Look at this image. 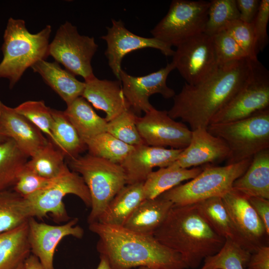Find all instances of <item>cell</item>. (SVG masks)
Wrapping results in <instances>:
<instances>
[{"mask_svg": "<svg viewBox=\"0 0 269 269\" xmlns=\"http://www.w3.org/2000/svg\"><path fill=\"white\" fill-rule=\"evenodd\" d=\"M176 47L172 62L188 84L207 79L219 68L212 38L204 33L185 40Z\"/></svg>", "mask_w": 269, "mask_h": 269, "instance_id": "7c38bea8", "label": "cell"}, {"mask_svg": "<svg viewBox=\"0 0 269 269\" xmlns=\"http://www.w3.org/2000/svg\"><path fill=\"white\" fill-rule=\"evenodd\" d=\"M0 127L20 150L31 157L48 141L29 120L0 101Z\"/></svg>", "mask_w": 269, "mask_h": 269, "instance_id": "d6986e66", "label": "cell"}, {"mask_svg": "<svg viewBox=\"0 0 269 269\" xmlns=\"http://www.w3.org/2000/svg\"><path fill=\"white\" fill-rule=\"evenodd\" d=\"M173 205L172 202L160 196L153 199H145L123 227L136 233L153 236Z\"/></svg>", "mask_w": 269, "mask_h": 269, "instance_id": "cb8c5ba5", "label": "cell"}, {"mask_svg": "<svg viewBox=\"0 0 269 269\" xmlns=\"http://www.w3.org/2000/svg\"><path fill=\"white\" fill-rule=\"evenodd\" d=\"M240 19L236 0L210 1L204 33L212 36L225 30L230 22Z\"/></svg>", "mask_w": 269, "mask_h": 269, "instance_id": "d590c367", "label": "cell"}, {"mask_svg": "<svg viewBox=\"0 0 269 269\" xmlns=\"http://www.w3.org/2000/svg\"><path fill=\"white\" fill-rule=\"evenodd\" d=\"M224 30L235 40L249 58L253 60L258 59L252 23L236 20L229 23Z\"/></svg>", "mask_w": 269, "mask_h": 269, "instance_id": "ab89813d", "label": "cell"}, {"mask_svg": "<svg viewBox=\"0 0 269 269\" xmlns=\"http://www.w3.org/2000/svg\"><path fill=\"white\" fill-rule=\"evenodd\" d=\"M172 62L157 71L143 76H133L123 69L120 72L122 91L130 108L139 117L142 112L145 113L153 107L149 103L150 96L159 94L165 99L173 98V89L168 87L166 80L169 73L175 69Z\"/></svg>", "mask_w": 269, "mask_h": 269, "instance_id": "5bb4252c", "label": "cell"}, {"mask_svg": "<svg viewBox=\"0 0 269 269\" xmlns=\"http://www.w3.org/2000/svg\"><path fill=\"white\" fill-rule=\"evenodd\" d=\"M28 157L11 138L0 144V191L13 187Z\"/></svg>", "mask_w": 269, "mask_h": 269, "instance_id": "1f68e13d", "label": "cell"}, {"mask_svg": "<svg viewBox=\"0 0 269 269\" xmlns=\"http://www.w3.org/2000/svg\"><path fill=\"white\" fill-rule=\"evenodd\" d=\"M63 112L84 143L96 135L107 132L106 119L99 116L82 97L77 98L67 105Z\"/></svg>", "mask_w": 269, "mask_h": 269, "instance_id": "4316f807", "label": "cell"}, {"mask_svg": "<svg viewBox=\"0 0 269 269\" xmlns=\"http://www.w3.org/2000/svg\"><path fill=\"white\" fill-rule=\"evenodd\" d=\"M260 0H236L237 6L240 13V20L252 23L259 8Z\"/></svg>", "mask_w": 269, "mask_h": 269, "instance_id": "7bdbcfd3", "label": "cell"}, {"mask_svg": "<svg viewBox=\"0 0 269 269\" xmlns=\"http://www.w3.org/2000/svg\"><path fill=\"white\" fill-rule=\"evenodd\" d=\"M268 109L269 73L257 59L254 61L253 72L249 80L233 98L212 118L210 124L239 121Z\"/></svg>", "mask_w": 269, "mask_h": 269, "instance_id": "8fae6325", "label": "cell"}, {"mask_svg": "<svg viewBox=\"0 0 269 269\" xmlns=\"http://www.w3.org/2000/svg\"><path fill=\"white\" fill-rule=\"evenodd\" d=\"M98 47L94 37L80 35L77 27L66 21L57 29L48 51L56 62L85 81L95 77L91 60Z\"/></svg>", "mask_w": 269, "mask_h": 269, "instance_id": "30bf717a", "label": "cell"}, {"mask_svg": "<svg viewBox=\"0 0 269 269\" xmlns=\"http://www.w3.org/2000/svg\"><path fill=\"white\" fill-rule=\"evenodd\" d=\"M8 138L0 127V144L5 141Z\"/></svg>", "mask_w": 269, "mask_h": 269, "instance_id": "c3c4849f", "label": "cell"}, {"mask_svg": "<svg viewBox=\"0 0 269 269\" xmlns=\"http://www.w3.org/2000/svg\"><path fill=\"white\" fill-rule=\"evenodd\" d=\"M210 1L173 0L163 18L150 30L153 37L170 46L204 33Z\"/></svg>", "mask_w": 269, "mask_h": 269, "instance_id": "ba28073f", "label": "cell"}, {"mask_svg": "<svg viewBox=\"0 0 269 269\" xmlns=\"http://www.w3.org/2000/svg\"><path fill=\"white\" fill-rule=\"evenodd\" d=\"M143 183L126 185L108 204L97 221L123 226L133 212L145 199Z\"/></svg>", "mask_w": 269, "mask_h": 269, "instance_id": "484cf974", "label": "cell"}, {"mask_svg": "<svg viewBox=\"0 0 269 269\" xmlns=\"http://www.w3.org/2000/svg\"><path fill=\"white\" fill-rule=\"evenodd\" d=\"M225 207L237 229L257 250L268 236L265 227L248 198L232 189L222 197Z\"/></svg>", "mask_w": 269, "mask_h": 269, "instance_id": "ffe728a7", "label": "cell"}, {"mask_svg": "<svg viewBox=\"0 0 269 269\" xmlns=\"http://www.w3.org/2000/svg\"><path fill=\"white\" fill-rule=\"evenodd\" d=\"M51 180L38 175L25 165L12 190L21 197L26 198L45 187Z\"/></svg>", "mask_w": 269, "mask_h": 269, "instance_id": "60d3db41", "label": "cell"}, {"mask_svg": "<svg viewBox=\"0 0 269 269\" xmlns=\"http://www.w3.org/2000/svg\"><path fill=\"white\" fill-rule=\"evenodd\" d=\"M32 217L28 200L9 189L0 191V233L11 230Z\"/></svg>", "mask_w": 269, "mask_h": 269, "instance_id": "f546056e", "label": "cell"}, {"mask_svg": "<svg viewBox=\"0 0 269 269\" xmlns=\"http://www.w3.org/2000/svg\"><path fill=\"white\" fill-rule=\"evenodd\" d=\"M138 116L130 109L107 122V132L133 146L144 144L136 127Z\"/></svg>", "mask_w": 269, "mask_h": 269, "instance_id": "8d00e7d4", "label": "cell"}, {"mask_svg": "<svg viewBox=\"0 0 269 269\" xmlns=\"http://www.w3.org/2000/svg\"><path fill=\"white\" fill-rule=\"evenodd\" d=\"M100 261L96 269H113L107 258L100 255Z\"/></svg>", "mask_w": 269, "mask_h": 269, "instance_id": "7dc6e473", "label": "cell"}, {"mask_svg": "<svg viewBox=\"0 0 269 269\" xmlns=\"http://www.w3.org/2000/svg\"><path fill=\"white\" fill-rule=\"evenodd\" d=\"M230 150L221 138L211 134L207 128L192 131L190 141L176 160L169 166L189 168L227 160Z\"/></svg>", "mask_w": 269, "mask_h": 269, "instance_id": "e0dca14e", "label": "cell"}, {"mask_svg": "<svg viewBox=\"0 0 269 269\" xmlns=\"http://www.w3.org/2000/svg\"><path fill=\"white\" fill-rule=\"evenodd\" d=\"M85 143L88 153L120 164L134 147L107 132L88 139Z\"/></svg>", "mask_w": 269, "mask_h": 269, "instance_id": "e575fe53", "label": "cell"}, {"mask_svg": "<svg viewBox=\"0 0 269 269\" xmlns=\"http://www.w3.org/2000/svg\"><path fill=\"white\" fill-rule=\"evenodd\" d=\"M251 253L230 239L220 250L206 258L200 269H245Z\"/></svg>", "mask_w": 269, "mask_h": 269, "instance_id": "836d02e7", "label": "cell"}, {"mask_svg": "<svg viewBox=\"0 0 269 269\" xmlns=\"http://www.w3.org/2000/svg\"><path fill=\"white\" fill-rule=\"evenodd\" d=\"M30 253L27 221L0 233V269H16Z\"/></svg>", "mask_w": 269, "mask_h": 269, "instance_id": "83f0119b", "label": "cell"}, {"mask_svg": "<svg viewBox=\"0 0 269 269\" xmlns=\"http://www.w3.org/2000/svg\"><path fill=\"white\" fill-rule=\"evenodd\" d=\"M245 269H269V246H262L251 253Z\"/></svg>", "mask_w": 269, "mask_h": 269, "instance_id": "ee69618b", "label": "cell"}, {"mask_svg": "<svg viewBox=\"0 0 269 269\" xmlns=\"http://www.w3.org/2000/svg\"><path fill=\"white\" fill-rule=\"evenodd\" d=\"M203 169V166L192 168L168 166L152 171L143 184L144 198L153 199L159 196L182 182L194 178Z\"/></svg>", "mask_w": 269, "mask_h": 269, "instance_id": "f1b7e54d", "label": "cell"}, {"mask_svg": "<svg viewBox=\"0 0 269 269\" xmlns=\"http://www.w3.org/2000/svg\"><path fill=\"white\" fill-rule=\"evenodd\" d=\"M16 269H24V263L21 264Z\"/></svg>", "mask_w": 269, "mask_h": 269, "instance_id": "f907efd6", "label": "cell"}, {"mask_svg": "<svg viewBox=\"0 0 269 269\" xmlns=\"http://www.w3.org/2000/svg\"><path fill=\"white\" fill-rule=\"evenodd\" d=\"M51 112L53 118V144L68 159L79 155L87 148L86 145L63 111L52 109Z\"/></svg>", "mask_w": 269, "mask_h": 269, "instance_id": "4dcf8cb0", "label": "cell"}, {"mask_svg": "<svg viewBox=\"0 0 269 269\" xmlns=\"http://www.w3.org/2000/svg\"><path fill=\"white\" fill-rule=\"evenodd\" d=\"M211 37L219 66L248 57L244 50L225 30Z\"/></svg>", "mask_w": 269, "mask_h": 269, "instance_id": "f35d334b", "label": "cell"}, {"mask_svg": "<svg viewBox=\"0 0 269 269\" xmlns=\"http://www.w3.org/2000/svg\"><path fill=\"white\" fill-rule=\"evenodd\" d=\"M232 189L247 198L269 199V148L256 153L244 173L234 182Z\"/></svg>", "mask_w": 269, "mask_h": 269, "instance_id": "603a6c76", "label": "cell"}, {"mask_svg": "<svg viewBox=\"0 0 269 269\" xmlns=\"http://www.w3.org/2000/svg\"><path fill=\"white\" fill-rule=\"evenodd\" d=\"M252 158L223 166L205 165L202 171L190 181L160 196L175 205H191L213 197H222L232 189L234 181L246 171Z\"/></svg>", "mask_w": 269, "mask_h": 269, "instance_id": "8992f818", "label": "cell"}, {"mask_svg": "<svg viewBox=\"0 0 269 269\" xmlns=\"http://www.w3.org/2000/svg\"><path fill=\"white\" fill-rule=\"evenodd\" d=\"M68 167L79 174L91 196L89 224L97 221L108 204L126 185V178L120 164L89 153L68 159Z\"/></svg>", "mask_w": 269, "mask_h": 269, "instance_id": "5b68a950", "label": "cell"}, {"mask_svg": "<svg viewBox=\"0 0 269 269\" xmlns=\"http://www.w3.org/2000/svg\"><path fill=\"white\" fill-rule=\"evenodd\" d=\"M183 149L166 148L142 144L134 146L120 164L127 184L143 183L154 167H166L174 162Z\"/></svg>", "mask_w": 269, "mask_h": 269, "instance_id": "ac0fdd59", "label": "cell"}, {"mask_svg": "<svg viewBox=\"0 0 269 269\" xmlns=\"http://www.w3.org/2000/svg\"><path fill=\"white\" fill-rule=\"evenodd\" d=\"M84 82L85 88L81 97L96 109L104 111L107 122L130 109L120 81L101 80L95 77Z\"/></svg>", "mask_w": 269, "mask_h": 269, "instance_id": "44dd1931", "label": "cell"}, {"mask_svg": "<svg viewBox=\"0 0 269 269\" xmlns=\"http://www.w3.org/2000/svg\"><path fill=\"white\" fill-rule=\"evenodd\" d=\"M136 127L144 143L149 146L183 149L191 138L192 130L185 124L175 121L167 111L154 107L138 117Z\"/></svg>", "mask_w": 269, "mask_h": 269, "instance_id": "4fadbf2b", "label": "cell"}, {"mask_svg": "<svg viewBox=\"0 0 269 269\" xmlns=\"http://www.w3.org/2000/svg\"><path fill=\"white\" fill-rule=\"evenodd\" d=\"M31 68L41 76L45 83L60 97L67 106L82 96L85 82L77 80L75 75L62 69L56 61L40 60Z\"/></svg>", "mask_w": 269, "mask_h": 269, "instance_id": "7402d4cb", "label": "cell"}, {"mask_svg": "<svg viewBox=\"0 0 269 269\" xmlns=\"http://www.w3.org/2000/svg\"><path fill=\"white\" fill-rule=\"evenodd\" d=\"M111 27H107V34L101 37L107 43L105 55L113 73L120 81L121 63L124 57L133 51L145 48L157 49L166 56H173L171 46L154 37L140 36L126 28L121 20L112 19Z\"/></svg>", "mask_w": 269, "mask_h": 269, "instance_id": "9a60e30c", "label": "cell"}, {"mask_svg": "<svg viewBox=\"0 0 269 269\" xmlns=\"http://www.w3.org/2000/svg\"><path fill=\"white\" fill-rule=\"evenodd\" d=\"M257 215L262 221L267 235H269V199L259 197L247 198Z\"/></svg>", "mask_w": 269, "mask_h": 269, "instance_id": "f6af8a7d", "label": "cell"}, {"mask_svg": "<svg viewBox=\"0 0 269 269\" xmlns=\"http://www.w3.org/2000/svg\"><path fill=\"white\" fill-rule=\"evenodd\" d=\"M51 26L47 25L38 33H30L25 21L10 17L3 34L1 50L3 59L0 63V78L9 81L12 89L24 72L49 55V39Z\"/></svg>", "mask_w": 269, "mask_h": 269, "instance_id": "277c9868", "label": "cell"}, {"mask_svg": "<svg viewBox=\"0 0 269 269\" xmlns=\"http://www.w3.org/2000/svg\"><path fill=\"white\" fill-rule=\"evenodd\" d=\"M68 194L77 196L87 207H91V196L87 185L82 177L68 166L45 187L26 199L33 217L42 218L50 213L55 221L67 222L70 218L63 199Z\"/></svg>", "mask_w": 269, "mask_h": 269, "instance_id": "9c48e42d", "label": "cell"}, {"mask_svg": "<svg viewBox=\"0 0 269 269\" xmlns=\"http://www.w3.org/2000/svg\"><path fill=\"white\" fill-rule=\"evenodd\" d=\"M24 269H46L34 255H30L24 262Z\"/></svg>", "mask_w": 269, "mask_h": 269, "instance_id": "bcb514c9", "label": "cell"}, {"mask_svg": "<svg viewBox=\"0 0 269 269\" xmlns=\"http://www.w3.org/2000/svg\"><path fill=\"white\" fill-rule=\"evenodd\" d=\"M89 224V230L99 237L98 252L107 258L113 269L139 267L188 269L179 254L162 244L153 236L98 221Z\"/></svg>", "mask_w": 269, "mask_h": 269, "instance_id": "7a4b0ae2", "label": "cell"}, {"mask_svg": "<svg viewBox=\"0 0 269 269\" xmlns=\"http://www.w3.org/2000/svg\"><path fill=\"white\" fill-rule=\"evenodd\" d=\"M78 221V219L75 218L63 225H52L38 222L34 217L28 219V238L31 253L46 269H54L56 248L64 237H83L84 230L77 225Z\"/></svg>", "mask_w": 269, "mask_h": 269, "instance_id": "2e32d148", "label": "cell"}, {"mask_svg": "<svg viewBox=\"0 0 269 269\" xmlns=\"http://www.w3.org/2000/svg\"><path fill=\"white\" fill-rule=\"evenodd\" d=\"M14 108L45 134L49 141L54 143L52 109L46 106L43 101H27Z\"/></svg>", "mask_w": 269, "mask_h": 269, "instance_id": "74e56055", "label": "cell"}, {"mask_svg": "<svg viewBox=\"0 0 269 269\" xmlns=\"http://www.w3.org/2000/svg\"><path fill=\"white\" fill-rule=\"evenodd\" d=\"M137 269H154L147 267H139Z\"/></svg>", "mask_w": 269, "mask_h": 269, "instance_id": "681fc988", "label": "cell"}, {"mask_svg": "<svg viewBox=\"0 0 269 269\" xmlns=\"http://www.w3.org/2000/svg\"><path fill=\"white\" fill-rule=\"evenodd\" d=\"M196 204L205 220L218 235L225 239L232 240L251 253L257 250L237 229L222 197L211 198Z\"/></svg>", "mask_w": 269, "mask_h": 269, "instance_id": "d4e9b609", "label": "cell"}, {"mask_svg": "<svg viewBox=\"0 0 269 269\" xmlns=\"http://www.w3.org/2000/svg\"><path fill=\"white\" fill-rule=\"evenodd\" d=\"M65 158L63 153L48 140L30 157L25 166L43 178L53 179L59 176L67 166L64 162Z\"/></svg>", "mask_w": 269, "mask_h": 269, "instance_id": "d6a6232c", "label": "cell"}, {"mask_svg": "<svg viewBox=\"0 0 269 269\" xmlns=\"http://www.w3.org/2000/svg\"><path fill=\"white\" fill-rule=\"evenodd\" d=\"M269 19V0H261L258 13L252 22L257 53L267 46L269 38L267 26Z\"/></svg>", "mask_w": 269, "mask_h": 269, "instance_id": "b9f144b4", "label": "cell"}, {"mask_svg": "<svg viewBox=\"0 0 269 269\" xmlns=\"http://www.w3.org/2000/svg\"><path fill=\"white\" fill-rule=\"evenodd\" d=\"M207 130L228 146L230 154L226 165L252 158L269 148V109L239 121L210 124Z\"/></svg>", "mask_w": 269, "mask_h": 269, "instance_id": "52a82bcc", "label": "cell"}, {"mask_svg": "<svg viewBox=\"0 0 269 269\" xmlns=\"http://www.w3.org/2000/svg\"><path fill=\"white\" fill-rule=\"evenodd\" d=\"M153 236L179 254L187 268L192 269L218 253L225 241L211 228L196 204L173 205Z\"/></svg>", "mask_w": 269, "mask_h": 269, "instance_id": "3957f363", "label": "cell"}, {"mask_svg": "<svg viewBox=\"0 0 269 269\" xmlns=\"http://www.w3.org/2000/svg\"><path fill=\"white\" fill-rule=\"evenodd\" d=\"M256 60L247 57L231 62L219 66L214 74L199 83L185 82L173 97L168 115L174 120L180 118L192 131L207 128L212 118L249 80Z\"/></svg>", "mask_w": 269, "mask_h": 269, "instance_id": "6da1fadb", "label": "cell"}]
</instances>
